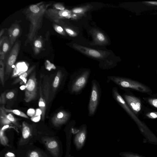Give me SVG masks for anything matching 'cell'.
Listing matches in <instances>:
<instances>
[{"label": "cell", "instance_id": "1", "mask_svg": "<svg viewBox=\"0 0 157 157\" xmlns=\"http://www.w3.org/2000/svg\"><path fill=\"white\" fill-rule=\"evenodd\" d=\"M113 98L117 103L129 115L137 124L140 133L143 136L148 135L151 130L147 126L140 120L129 107L124 99L119 93L117 88L114 87L112 90Z\"/></svg>", "mask_w": 157, "mask_h": 157}, {"label": "cell", "instance_id": "2", "mask_svg": "<svg viewBox=\"0 0 157 157\" xmlns=\"http://www.w3.org/2000/svg\"><path fill=\"white\" fill-rule=\"evenodd\" d=\"M90 71L85 69L77 71L71 77L70 85L71 93L75 95L80 94L87 85Z\"/></svg>", "mask_w": 157, "mask_h": 157}, {"label": "cell", "instance_id": "3", "mask_svg": "<svg viewBox=\"0 0 157 157\" xmlns=\"http://www.w3.org/2000/svg\"><path fill=\"white\" fill-rule=\"evenodd\" d=\"M49 4H42L40 11L37 13L31 12L28 8L25 10V14L27 19L30 22V27L28 34V39L30 41L33 39L39 29L43 16L45 13L47 7Z\"/></svg>", "mask_w": 157, "mask_h": 157}, {"label": "cell", "instance_id": "4", "mask_svg": "<svg viewBox=\"0 0 157 157\" xmlns=\"http://www.w3.org/2000/svg\"><path fill=\"white\" fill-rule=\"evenodd\" d=\"M107 78L108 81H111L122 87L131 88L145 93L150 91L145 85L128 78L115 76H108Z\"/></svg>", "mask_w": 157, "mask_h": 157}, {"label": "cell", "instance_id": "5", "mask_svg": "<svg viewBox=\"0 0 157 157\" xmlns=\"http://www.w3.org/2000/svg\"><path fill=\"white\" fill-rule=\"evenodd\" d=\"M101 89L98 82L95 79L92 81L91 94L88 105V115L93 117L95 114L100 100Z\"/></svg>", "mask_w": 157, "mask_h": 157}, {"label": "cell", "instance_id": "6", "mask_svg": "<svg viewBox=\"0 0 157 157\" xmlns=\"http://www.w3.org/2000/svg\"><path fill=\"white\" fill-rule=\"evenodd\" d=\"M25 86L24 100L29 102L35 99L37 96V82L35 72L32 74Z\"/></svg>", "mask_w": 157, "mask_h": 157}, {"label": "cell", "instance_id": "7", "mask_svg": "<svg viewBox=\"0 0 157 157\" xmlns=\"http://www.w3.org/2000/svg\"><path fill=\"white\" fill-rule=\"evenodd\" d=\"M46 14L51 19L56 22H58L61 19L73 18V13L67 10H60L54 9H47Z\"/></svg>", "mask_w": 157, "mask_h": 157}, {"label": "cell", "instance_id": "8", "mask_svg": "<svg viewBox=\"0 0 157 157\" xmlns=\"http://www.w3.org/2000/svg\"><path fill=\"white\" fill-rule=\"evenodd\" d=\"M19 48V43L16 42L6 60V75H9L12 71L13 66L17 58Z\"/></svg>", "mask_w": 157, "mask_h": 157}, {"label": "cell", "instance_id": "9", "mask_svg": "<svg viewBox=\"0 0 157 157\" xmlns=\"http://www.w3.org/2000/svg\"><path fill=\"white\" fill-rule=\"evenodd\" d=\"M78 132L76 134L74 142L77 150H80L84 145L87 134V128L85 124L79 128Z\"/></svg>", "mask_w": 157, "mask_h": 157}, {"label": "cell", "instance_id": "10", "mask_svg": "<svg viewBox=\"0 0 157 157\" xmlns=\"http://www.w3.org/2000/svg\"><path fill=\"white\" fill-rule=\"evenodd\" d=\"M124 100L135 114H137L141 110V102L137 98L127 94L123 95Z\"/></svg>", "mask_w": 157, "mask_h": 157}, {"label": "cell", "instance_id": "11", "mask_svg": "<svg viewBox=\"0 0 157 157\" xmlns=\"http://www.w3.org/2000/svg\"><path fill=\"white\" fill-rule=\"evenodd\" d=\"M71 116V114L69 112L64 110H61L52 117V122L55 126H60L67 122Z\"/></svg>", "mask_w": 157, "mask_h": 157}, {"label": "cell", "instance_id": "12", "mask_svg": "<svg viewBox=\"0 0 157 157\" xmlns=\"http://www.w3.org/2000/svg\"><path fill=\"white\" fill-rule=\"evenodd\" d=\"M76 49L87 55L97 58H102L104 55L101 52L94 49H91L84 47L78 45H73Z\"/></svg>", "mask_w": 157, "mask_h": 157}, {"label": "cell", "instance_id": "13", "mask_svg": "<svg viewBox=\"0 0 157 157\" xmlns=\"http://www.w3.org/2000/svg\"><path fill=\"white\" fill-rule=\"evenodd\" d=\"M8 32L10 43L13 45L20 36L21 29L19 25L17 23H13L8 29Z\"/></svg>", "mask_w": 157, "mask_h": 157}, {"label": "cell", "instance_id": "14", "mask_svg": "<svg viewBox=\"0 0 157 157\" xmlns=\"http://www.w3.org/2000/svg\"><path fill=\"white\" fill-rule=\"evenodd\" d=\"M39 93L40 98L39 101L38 105L40 109L42 111V119L43 120L44 118L46 109V103H47L44 97L42 88L40 86L39 88Z\"/></svg>", "mask_w": 157, "mask_h": 157}, {"label": "cell", "instance_id": "15", "mask_svg": "<svg viewBox=\"0 0 157 157\" xmlns=\"http://www.w3.org/2000/svg\"><path fill=\"white\" fill-rule=\"evenodd\" d=\"M35 65L32 66L27 71L20 75L19 77L15 79L13 82L12 84L13 85L16 84L21 81H22L23 82H25V83H26V77L33 71L35 68Z\"/></svg>", "mask_w": 157, "mask_h": 157}, {"label": "cell", "instance_id": "16", "mask_svg": "<svg viewBox=\"0 0 157 157\" xmlns=\"http://www.w3.org/2000/svg\"><path fill=\"white\" fill-rule=\"evenodd\" d=\"M10 47V43L7 37L6 38L0 48L2 47V49H0V59L1 60L4 59L6 53L9 49Z\"/></svg>", "mask_w": 157, "mask_h": 157}, {"label": "cell", "instance_id": "17", "mask_svg": "<svg viewBox=\"0 0 157 157\" xmlns=\"http://www.w3.org/2000/svg\"><path fill=\"white\" fill-rule=\"evenodd\" d=\"M0 119L1 124L3 125H8L11 123L8 118L3 106L1 107L0 109Z\"/></svg>", "mask_w": 157, "mask_h": 157}, {"label": "cell", "instance_id": "18", "mask_svg": "<svg viewBox=\"0 0 157 157\" xmlns=\"http://www.w3.org/2000/svg\"><path fill=\"white\" fill-rule=\"evenodd\" d=\"M42 42L41 37L36 39L34 42V52L36 55L38 54L42 47Z\"/></svg>", "mask_w": 157, "mask_h": 157}, {"label": "cell", "instance_id": "19", "mask_svg": "<svg viewBox=\"0 0 157 157\" xmlns=\"http://www.w3.org/2000/svg\"><path fill=\"white\" fill-rule=\"evenodd\" d=\"M94 36L95 40L99 44H104L106 41L105 36L101 32H96Z\"/></svg>", "mask_w": 157, "mask_h": 157}, {"label": "cell", "instance_id": "20", "mask_svg": "<svg viewBox=\"0 0 157 157\" xmlns=\"http://www.w3.org/2000/svg\"><path fill=\"white\" fill-rule=\"evenodd\" d=\"M22 125V136L24 139H26L30 135V128L25 122H23Z\"/></svg>", "mask_w": 157, "mask_h": 157}, {"label": "cell", "instance_id": "21", "mask_svg": "<svg viewBox=\"0 0 157 157\" xmlns=\"http://www.w3.org/2000/svg\"><path fill=\"white\" fill-rule=\"evenodd\" d=\"M62 76L61 71L60 70H58L53 82L52 86L54 88L56 89L58 86Z\"/></svg>", "mask_w": 157, "mask_h": 157}, {"label": "cell", "instance_id": "22", "mask_svg": "<svg viewBox=\"0 0 157 157\" xmlns=\"http://www.w3.org/2000/svg\"><path fill=\"white\" fill-rule=\"evenodd\" d=\"M3 108L6 112L12 113L20 117L27 119H29V117L25 113L17 109H10L5 108L3 107Z\"/></svg>", "mask_w": 157, "mask_h": 157}, {"label": "cell", "instance_id": "23", "mask_svg": "<svg viewBox=\"0 0 157 157\" xmlns=\"http://www.w3.org/2000/svg\"><path fill=\"white\" fill-rule=\"evenodd\" d=\"M121 157H146L139 154L130 151H123L119 153Z\"/></svg>", "mask_w": 157, "mask_h": 157}, {"label": "cell", "instance_id": "24", "mask_svg": "<svg viewBox=\"0 0 157 157\" xmlns=\"http://www.w3.org/2000/svg\"><path fill=\"white\" fill-rule=\"evenodd\" d=\"M43 96L47 103L49 96V85L48 81H46L43 88Z\"/></svg>", "mask_w": 157, "mask_h": 157}, {"label": "cell", "instance_id": "25", "mask_svg": "<svg viewBox=\"0 0 157 157\" xmlns=\"http://www.w3.org/2000/svg\"><path fill=\"white\" fill-rule=\"evenodd\" d=\"M4 64L2 60H0V78L2 85L4 86Z\"/></svg>", "mask_w": 157, "mask_h": 157}, {"label": "cell", "instance_id": "26", "mask_svg": "<svg viewBox=\"0 0 157 157\" xmlns=\"http://www.w3.org/2000/svg\"><path fill=\"white\" fill-rule=\"evenodd\" d=\"M53 28L55 31L58 33L63 35L65 34L63 29L60 26L56 24H54Z\"/></svg>", "mask_w": 157, "mask_h": 157}, {"label": "cell", "instance_id": "27", "mask_svg": "<svg viewBox=\"0 0 157 157\" xmlns=\"http://www.w3.org/2000/svg\"><path fill=\"white\" fill-rule=\"evenodd\" d=\"M86 9L85 8H77L73 9L72 10L73 13L76 14H82L85 12Z\"/></svg>", "mask_w": 157, "mask_h": 157}, {"label": "cell", "instance_id": "28", "mask_svg": "<svg viewBox=\"0 0 157 157\" xmlns=\"http://www.w3.org/2000/svg\"><path fill=\"white\" fill-rule=\"evenodd\" d=\"M3 131L0 130V137L1 143L3 144H6L7 143V140L6 137L4 136Z\"/></svg>", "mask_w": 157, "mask_h": 157}, {"label": "cell", "instance_id": "29", "mask_svg": "<svg viewBox=\"0 0 157 157\" xmlns=\"http://www.w3.org/2000/svg\"><path fill=\"white\" fill-rule=\"evenodd\" d=\"M7 117L8 119L14 124L18 125V124L17 122L16 119L14 117L13 115L11 113L7 115Z\"/></svg>", "mask_w": 157, "mask_h": 157}, {"label": "cell", "instance_id": "30", "mask_svg": "<svg viewBox=\"0 0 157 157\" xmlns=\"http://www.w3.org/2000/svg\"><path fill=\"white\" fill-rule=\"evenodd\" d=\"M53 9L60 10H65L64 6L60 3H56L53 5Z\"/></svg>", "mask_w": 157, "mask_h": 157}, {"label": "cell", "instance_id": "31", "mask_svg": "<svg viewBox=\"0 0 157 157\" xmlns=\"http://www.w3.org/2000/svg\"><path fill=\"white\" fill-rule=\"evenodd\" d=\"M45 66L46 69L48 71H50L52 69H55L56 68L54 65L48 60L46 61Z\"/></svg>", "mask_w": 157, "mask_h": 157}, {"label": "cell", "instance_id": "32", "mask_svg": "<svg viewBox=\"0 0 157 157\" xmlns=\"http://www.w3.org/2000/svg\"><path fill=\"white\" fill-rule=\"evenodd\" d=\"M64 29L66 32L70 36H75L77 35V33L71 29L68 28H65Z\"/></svg>", "mask_w": 157, "mask_h": 157}, {"label": "cell", "instance_id": "33", "mask_svg": "<svg viewBox=\"0 0 157 157\" xmlns=\"http://www.w3.org/2000/svg\"><path fill=\"white\" fill-rule=\"evenodd\" d=\"M58 146V144L55 141H52L50 142L48 145V147L49 149H52L56 148Z\"/></svg>", "mask_w": 157, "mask_h": 157}, {"label": "cell", "instance_id": "34", "mask_svg": "<svg viewBox=\"0 0 157 157\" xmlns=\"http://www.w3.org/2000/svg\"><path fill=\"white\" fill-rule=\"evenodd\" d=\"M147 117L149 118L155 119L157 118V112H151L147 113Z\"/></svg>", "mask_w": 157, "mask_h": 157}, {"label": "cell", "instance_id": "35", "mask_svg": "<svg viewBox=\"0 0 157 157\" xmlns=\"http://www.w3.org/2000/svg\"><path fill=\"white\" fill-rule=\"evenodd\" d=\"M148 101L151 105L157 108V98H149Z\"/></svg>", "mask_w": 157, "mask_h": 157}, {"label": "cell", "instance_id": "36", "mask_svg": "<svg viewBox=\"0 0 157 157\" xmlns=\"http://www.w3.org/2000/svg\"><path fill=\"white\" fill-rule=\"evenodd\" d=\"M36 113L35 110L33 108L29 109L27 112L28 115L30 117H32L34 116Z\"/></svg>", "mask_w": 157, "mask_h": 157}, {"label": "cell", "instance_id": "37", "mask_svg": "<svg viewBox=\"0 0 157 157\" xmlns=\"http://www.w3.org/2000/svg\"><path fill=\"white\" fill-rule=\"evenodd\" d=\"M40 115H35L34 116L31 117V119L33 121L36 122L39 121L40 119Z\"/></svg>", "mask_w": 157, "mask_h": 157}, {"label": "cell", "instance_id": "38", "mask_svg": "<svg viewBox=\"0 0 157 157\" xmlns=\"http://www.w3.org/2000/svg\"><path fill=\"white\" fill-rule=\"evenodd\" d=\"M6 101L5 98V93H3L1 94L0 97V103L2 104H4Z\"/></svg>", "mask_w": 157, "mask_h": 157}, {"label": "cell", "instance_id": "39", "mask_svg": "<svg viewBox=\"0 0 157 157\" xmlns=\"http://www.w3.org/2000/svg\"><path fill=\"white\" fill-rule=\"evenodd\" d=\"M14 96V94L13 92H9L6 95V98L8 99L13 98Z\"/></svg>", "mask_w": 157, "mask_h": 157}, {"label": "cell", "instance_id": "40", "mask_svg": "<svg viewBox=\"0 0 157 157\" xmlns=\"http://www.w3.org/2000/svg\"><path fill=\"white\" fill-rule=\"evenodd\" d=\"M29 157H39V155L37 152L33 151L30 153Z\"/></svg>", "mask_w": 157, "mask_h": 157}, {"label": "cell", "instance_id": "41", "mask_svg": "<svg viewBox=\"0 0 157 157\" xmlns=\"http://www.w3.org/2000/svg\"><path fill=\"white\" fill-rule=\"evenodd\" d=\"M5 157H15V155L13 153L8 152L5 155Z\"/></svg>", "mask_w": 157, "mask_h": 157}, {"label": "cell", "instance_id": "42", "mask_svg": "<svg viewBox=\"0 0 157 157\" xmlns=\"http://www.w3.org/2000/svg\"><path fill=\"white\" fill-rule=\"evenodd\" d=\"M41 114L42 111L41 110L40 108L36 109L35 115H40Z\"/></svg>", "mask_w": 157, "mask_h": 157}, {"label": "cell", "instance_id": "43", "mask_svg": "<svg viewBox=\"0 0 157 157\" xmlns=\"http://www.w3.org/2000/svg\"><path fill=\"white\" fill-rule=\"evenodd\" d=\"M6 38V36H3L0 38V47H1L2 44L4 40Z\"/></svg>", "mask_w": 157, "mask_h": 157}, {"label": "cell", "instance_id": "44", "mask_svg": "<svg viewBox=\"0 0 157 157\" xmlns=\"http://www.w3.org/2000/svg\"><path fill=\"white\" fill-rule=\"evenodd\" d=\"M9 127L10 126L9 125H4L1 129L2 130L4 131L5 129L9 128Z\"/></svg>", "mask_w": 157, "mask_h": 157}, {"label": "cell", "instance_id": "45", "mask_svg": "<svg viewBox=\"0 0 157 157\" xmlns=\"http://www.w3.org/2000/svg\"><path fill=\"white\" fill-rule=\"evenodd\" d=\"M147 3L151 4L157 5V2H148Z\"/></svg>", "mask_w": 157, "mask_h": 157}, {"label": "cell", "instance_id": "46", "mask_svg": "<svg viewBox=\"0 0 157 157\" xmlns=\"http://www.w3.org/2000/svg\"><path fill=\"white\" fill-rule=\"evenodd\" d=\"M4 32V29H2L0 32V38H1L2 37V35H3V33Z\"/></svg>", "mask_w": 157, "mask_h": 157}, {"label": "cell", "instance_id": "47", "mask_svg": "<svg viewBox=\"0 0 157 157\" xmlns=\"http://www.w3.org/2000/svg\"><path fill=\"white\" fill-rule=\"evenodd\" d=\"M20 89L21 90H24V89L25 90V86H24V85H23V86H21L20 87Z\"/></svg>", "mask_w": 157, "mask_h": 157}, {"label": "cell", "instance_id": "48", "mask_svg": "<svg viewBox=\"0 0 157 157\" xmlns=\"http://www.w3.org/2000/svg\"><path fill=\"white\" fill-rule=\"evenodd\" d=\"M156 132H157V130H156Z\"/></svg>", "mask_w": 157, "mask_h": 157}]
</instances>
